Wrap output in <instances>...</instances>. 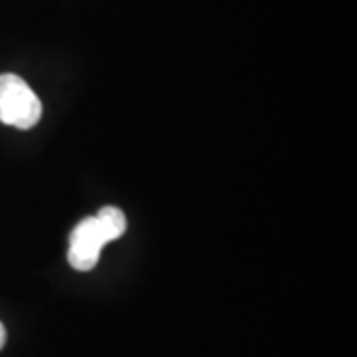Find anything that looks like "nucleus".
<instances>
[{
  "label": "nucleus",
  "instance_id": "obj_2",
  "mask_svg": "<svg viewBox=\"0 0 357 357\" xmlns=\"http://www.w3.org/2000/svg\"><path fill=\"white\" fill-rule=\"evenodd\" d=\"M42 117V102L16 74H0V121L16 129H32Z\"/></svg>",
  "mask_w": 357,
  "mask_h": 357
},
{
  "label": "nucleus",
  "instance_id": "obj_3",
  "mask_svg": "<svg viewBox=\"0 0 357 357\" xmlns=\"http://www.w3.org/2000/svg\"><path fill=\"white\" fill-rule=\"evenodd\" d=\"M4 344H6V330H4V326L0 324V349L4 347Z\"/></svg>",
  "mask_w": 357,
  "mask_h": 357
},
{
  "label": "nucleus",
  "instance_id": "obj_1",
  "mask_svg": "<svg viewBox=\"0 0 357 357\" xmlns=\"http://www.w3.org/2000/svg\"><path fill=\"white\" fill-rule=\"evenodd\" d=\"M128 230V220L121 208L103 206L93 217L84 218L70 234L68 260L72 268L88 272L98 264L103 244L117 241Z\"/></svg>",
  "mask_w": 357,
  "mask_h": 357
}]
</instances>
